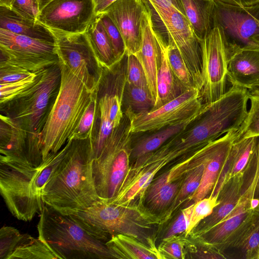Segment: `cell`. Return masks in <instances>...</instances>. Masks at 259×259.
<instances>
[{"mask_svg": "<svg viewBox=\"0 0 259 259\" xmlns=\"http://www.w3.org/2000/svg\"><path fill=\"white\" fill-rule=\"evenodd\" d=\"M166 44L161 39V58L157 77V97L153 109H156L181 95L185 90L176 79L167 59Z\"/></svg>", "mask_w": 259, "mask_h": 259, "instance_id": "484cf974", "label": "cell"}, {"mask_svg": "<svg viewBox=\"0 0 259 259\" xmlns=\"http://www.w3.org/2000/svg\"><path fill=\"white\" fill-rule=\"evenodd\" d=\"M37 228L38 238L60 259L115 258L105 242L91 234L73 214H63L46 205Z\"/></svg>", "mask_w": 259, "mask_h": 259, "instance_id": "5b68a950", "label": "cell"}, {"mask_svg": "<svg viewBox=\"0 0 259 259\" xmlns=\"http://www.w3.org/2000/svg\"><path fill=\"white\" fill-rule=\"evenodd\" d=\"M141 29V46L139 52L136 56L143 68L148 89L155 103L157 97V77L161 58L162 37L154 28L152 10L148 4L142 17Z\"/></svg>", "mask_w": 259, "mask_h": 259, "instance_id": "ac0fdd59", "label": "cell"}, {"mask_svg": "<svg viewBox=\"0 0 259 259\" xmlns=\"http://www.w3.org/2000/svg\"><path fill=\"white\" fill-rule=\"evenodd\" d=\"M253 191L246 189L236 205L222 221L196 238L211 244L224 251L230 248L234 237L251 216L254 209L251 207Z\"/></svg>", "mask_w": 259, "mask_h": 259, "instance_id": "e0dca14e", "label": "cell"}, {"mask_svg": "<svg viewBox=\"0 0 259 259\" xmlns=\"http://www.w3.org/2000/svg\"><path fill=\"white\" fill-rule=\"evenodd\" d=\"M52 33L59 61L81 80L88 90L93 92L99 90L104 68L85 32Z\"/></svg>", "mask_w": 259, "mask_h": 259, "instance_id": "30bf717a", "label": "cell"}, {"mask_svg": "<svg viewBox=\"0 0 259 259\" xmlns=\"http://www.w3.org/2000/svg\"><path fill=\"white\" fill-rule=\"evenodd\" d=\"M98 91L97 90L93 92L91 102L68 140L91 139L95 134L99 117Z\"/></svg>", "mask_w": 259, "mask_h": 259, "instance_id": "d6a6232c", "label": "cell"}, {"mask_svg": "<svg viewBox=\"0 0 259 259\" xmlns=\"http://www.w3.org/2000/svg\"><path fill=\"white\" fill-rule=\"evenodd\" d=\"M204 169V162L189 171L185 176L176 197L171 203L169 209L164 213L165 215L163 217V221L164 219L166 221L171 213L183 202L187 200L197 190L201 183Z\"/></svg>", "mask_w": 259, "mask_h": 259, "instance_id": "836d02e7", "label": "cell"}, {"mask_svg": "<svg viewBox=\"0 0 259 259\" xmlns=\"http://www.w3.org/2000/svg\"><path fill=\"white\" fill-rule=\"evenodd\" d=\"M51 1L52 0H38L39 10H40Z\"/></svg>", "mask_w": 259, "mask_h": 259, "instance_id": "f5cc1de1", "label": "cell"}, {"mask_svg": "<svg viewBox=\"0 0 259 259\" xmlns=\"http://www.w3.org/2000/svg\"><path fill=\"white\" fill-rule=\"evenodd\" d=\"M194 204L183 208L170 225L163 237L168 239L187 231L190 225Z\"/></svg>", "mask_w": 259, "mask_h": 259, "instance_id": "bcb514c9", "label": "cell"}, {"mask_svg": "<svg viewBox=\"0 0 259 259\" xmlns=\"http://www.w3.org/2000/svg\"><path fill=\"white\" fill-rule=\"evenodd\" d=\"M0 28L35 38L55 42L53 34L38 21L24 17L10 7L0 6Z\"/></svg>", "mask_w": 259, "mask_h": 259, "instance_id": "603a6c76", "label": "cell"}, {"mask_svg": "<svg viewBox=\"0 0 259 259\" xmlns=\"http://www.w3.org/2000/svg\"><path fill=\"white\" fill-rule=\"evenodd\" d=\"M200 112L185 120L141 137L132 146L131 156L136 160L158 150L171 138L186 128L195 120Z\"/></svg>", "mask_w": 259, "mask_h": 259, "instance_id": "83f0119b", "label": "cell"}, {"mask_svg": "<svg viewBox=\"0 0 259 259\" xmlns=\"http://www.w3.org/2000/svg\"><path fill=\"white\" fill-rule=\"evenodd\" d=\"M15 258L58 259L59 257L46 243L37 238L17 248L8 259Z\"/></svg>", "mask_w": 259, "mask_h": 259, "instance_id": "8d00e7d4", "label": "cell"}, {"mask_svg": "<svg viewBox=\"0 0 259 259\" xmlns=\"http://www.w3.org/2000/svg\"><path fill=\"white\" fill-rule=\"evenodd\" d=\"M199 42L203 78L199 98L203 104H206L219 100L228 91L227 89L228 59L218 27H213Z\"/></svg>", "mask_w": 259, "mask_h": 259, "instance_id": "7c38bea8", "label": "cell"}, {"mask_svg": "<svg viewBox=\"0 0 259 259\" xmlns=\"http://www.w3.org/2000/svg\"><path fill=\"white\" fill-rule=\"evenodd\" d=\"M126 55V82L135 86L148 88L145 73L137 57L134 54Z\"/></svg>", "mask_w": 259, "mask_h": 259, "instance_id": "7bdbcfd3", "label": "cell"}, {"mask_svg": "<svg viewBox=\"0 0 259 259\" xmlns=\"http://www.w3.org/2000/svg\"><path fill=\"white\" fill-rule=\"evenodd\" d=\"M114 129L109 117L106 98L102 95L99 97V117L96 133L91 139L93 159L100 154Z\"/></svg>", "mask_w": 259, "mask_h": 259, "instance_id": "1f68e13d", "label": "cell"}, {"mask_svg": "<svg viewBox=\"0 0 259 259\" xmlns=\"http://www.w3.org/2000/svg\"><path fill=\"white\" fill-rule=\"evenodd\" d=\"M184 178L166 184L158 189L147 202L150 208L153 210H159L171 204L176 197Z\"/></svg>", "mask_w": 259, "mask_h": 259, "instance_id": "ab89813d", "label": "cell"}, {"mask_svg": "<svg viewBox=\"0 0 259 259\" xmlns=\"http://www.w3.org/2000/svg\"><path fill=\"white\" fill-rule=\"evenodd\" d=\"M166 50L170 67L180 85L185 91L196 88L187 65L175 44L167 41Z\"/></svg>", "mask_w": 259, "mask_h": 259, "instance_id": "e575fe53", "label": "cell"}, {"mask_svg": "<svg viewBox=\"0 0 259 259\" xmlns=\"http://www.w3.org/2000/svg\"><path fill=\"white\" fill-rule=\"evenodd\" d=\"M1 60L35 72L59 63L55 42L0 28Z\"/></svg>", "mask_w": 259, "mask_h": 259, "instance_id": "8fae6325", "label": "cell"}, {"mask_svg": "<svg viewBox=\"0 0 259 259\" xmlns=\"http://www.w3.org/2000/svg\"><path fill=\"white\" fill-rule=\"evenodd\" d=\"M240 249L246 259H259V205L238 231L230 248Z\"/></svg>", "mask_w": 259, "mask_h": 259, "instance_id": "f1b7e54d", "label": "cell"}, {"mask_svg": "<svg viewBox=\"0 0 259 259\" xmlns=\"http://www.w3.org/2000/svg\"><path fill=\"white\" fill-rule=\"evenodd\" d=\"M130 119L124 113L99 156L92 160L95 185L100 199L109 202L118 192L130 167L132 151Z\"/></svg>", "mask_w": 259, "mask_h": 259, "instance_id": "52a82bcc", "label": "cell"}, {"mask_svg": "<svg viewBox=\"0 0 259 259\" xmlns=\"http://www.w3.org/2000/svg\"><path fill=\"white\" fill-rule=\"evenodd\" d=\"M249 99L251 106L236 139L259 136V94L249 93Z\"/></svg>", "mask_w": 259, "mask_h": 259, "instance_id": "f35d334b", "label": "cell"}, {"mask_svg": "<svg viewBox=\"0 0 259 259\" xmlns=\"http://www.w3.org/2000/svg\"><path fill=\"white\" fill-rule=\"evenodd\" d=\"M93 0H52L39 11L37 21L52 32H85L96 17Z\"/></svg>", "mask_w": 259, "mask_h": 259, "instance_id": "5bb4252c", "label": "cell"}, {"mask_svg": "<svg viewBox=\"0 0 259 259\" xmlns=\"http://www.w3.org/2000/svg\"><path fill=\"white\" fill-rule=\"evenodd\" d=\"M68 140L58 152L51 153L38 166L26 158L0 156V192L11 214L17 219L31 221L40 214L45 204L42 192L48 180L65 155Z\"/></svg>", "mask_w": 259, "mask_h": 259, "instance_id": "7a4b0ae2", "label": "cell"}, {"mask_svg": "<svg viewBox=\"0 0 259 259\" xmlns=\"http://www.w3.org/2000/svg\"><path fill=\"white\" fill-rule=\"evenodd\" d=\"M228 81L232 85L249 89L259 82V50H245L228 61Z\"/></svg>", "mask_w": 259, "mask_h": 259, "instance_id": "7402d4cb", "label": "cell"}, {"mask_svg": "<svg viewBox=\"0 0 259 259\" xmlns=\"http://www.w3.org/2000/svg\"><path fill=\"white\" fill-rule=\"evenodd\" d=\"M258 137L235 139L209 196L217 198L220 190L228 180L245 170L255 148Z\"/></svg>", "mask_w": 259, "mask_h": 259, "instance_id": "44dd1931", "label": "cell"}, {"mask_svg": "<svg viewBox=\"0 0 259 259\" xmlns=\"http://www.w3.org/2000/svg\"><path fill=\"white\" fill-rule=\"evenodd\" d=\"M213 27L219 28L228 61L245 50H259V0L239 5L214 0Z\"/></svg>", "mask_w": 259, "mask_h": 259, "instance_id": "ba28073f", "label": "cell"}, {"mask_svg": "<svg viewBox=\"0 0 259 259\" xmlns=\"http://www.w3.org/2000/svg\"><path fill=\"white\" fill-rule=\"evenodd\" d=\"M247 90L250 94H259V82Z\"/></svg>", "mask_w": 259, "mask_h": 259, "instance_id": "681fc988", "label": "cell"}, {"mask_svg": "<svg viewBox=\"0 0 259 259\" xmlns=\"http://www.w3.org/2000/svg\"><path fill=\"white\" fill-rule=\"evenodd\" d=\"M85 33L102 66L109 70L117 64L112 47L100 16L88 26Z\"/></svg>", "mask_w": 259, "mask_h": 259, "instance_id": "f546056e", "label": "cell"}, {"mask_svg": "<svg viewBox=\"0 0 259 259\" xmlns=\"http://www.w3.org/2000/svg\"><path fill=\"white\" fill-rule=\"evenodd\" d=\"M33 72L7 61H0V83L15 82L25 78Z\"/></svg>", "mask_w": 259, "mask_h": 259, "instance_id": "ee69618b", "label": "cell"}, {"mask_svg": "<svg viewBox=\"0 0 259 259\" xmlns=\"http://www.w3.org/2000/svg\"><path fill=\"white\" fill-rule=\"evenodd\" d=\"M1 155L26 158L34 166L43 162L40 136L29 133L9 117L0 115Z\"/></svg>", "mask_w": 259, "mask_h": 259, "instance_id": "9a60e30c", "label": "cell"}, {"mask_svg": "<svg viewBox=\"0 0 259 259\" xmlns=\"http://www.w3.org/2000/svg\"><path fill=\"white\" fill-rule=\"evenodd\" d=\"M147 7L146 0H117L103 12L110 18L121 33L126 54L136 55L140 51L142 19Z\"/></svg>", "mask_w": 259, "mask_h": 259, "instance_id": "2e32d148", "label": "cell"}, {"mask_svg": "<svg viewBox=\"0 0 259 259\" xmlns=\"http://www.w3.org/2000/svg\"><path fill=\"white\" fill-rule=\"evenodd\" d=\"M166 32L167 41L179 50L192 75L196 87L203 84L200 42L185 14L181 0H146Z\"/></svg>", "mask_w": 259, "mask_h": 259, "instance_id": "9c48e42d", "label": "cell"}, {"mask_svg": "<svg viewBox=\"0 0 259 259\" xmlns=\"http://www.w3.org/2000/svg\"><path fill=\"white\" fill-rule=\"evenodd\" d=\"M117 0H93L96 16L103 13L110 5Z\"/></svg>", "mask_w": 259, "mask_h": 259, "instance_id": "c3c4849f", "label": "cell"}, {"mask_svg": "<svg viewBox=\"0 0 259 259\" xmlns=\"http://www.w3.org/2000/svg\"><path fill=\"white\" fill-rule=\"evenodd\" d=\"M105 244L115 258L162 259L158 248L151 247L128 235H113Z\"/></svg>", "mask_w": 259, "mask_h": 259, "instance_id": "d4e9b609", "label": "cell"}, {"mask_svg": "<svg viewBox=\"0 0 259 259\" xmlns=\"http://www.w3.org/2000/svg\"><path fill=\"white\" fill-rule=\"evenodd\" d=\"M10 8L20 15L35 21L40 11L38 0H14Z\"/></svg>", "mask_w": 259, "mask_h": 259, "instance_id": "7dc6e473", "label": "cell"}, {"mask_svg": "<svg viewBox=\"0 0 259 259\" xmlns=\"http://www.w3.org/2000/svg\"><path fill=\"white\" fill-rule=\"evenodd\" d=\"M253 198L259 200V174L258 175Z\"/></svg>", "mask_w": 259, "mask_h": 259, "instance_id": "f907efd6", "label": "cell"}, {"mask_svg": "<svg viewBox=\"0 0 259 259\" xmlns=\"http://www.w3.org/2000/svg\"><path fill=\"white\" fill-rule=\"evenodd\" d=\"M59 63L46 68L39 80L11 100L0 104L1 114L27 132L40 135L59 92Z\"/></svg>", "mask_w": 259, "mask_h": 259, "instance_id": "8992f818", "label": "cell"}, {"mask_svg": "<svg viewBox=\"0 0 259 259\" xmlns=\"http://www.w3.org/2000/svg\"><path fill=\"white\" fill-rule=\"evenodd\" d=\"M14 0H0V6L10 7Z\"/></svg>", "mask_w": 259, "mask_h": 259, "instance_id": "816d5d0a", "label": "cell"}, {"mask_svg": "<svg viewBox=\"0 0 259 259\" xmlns=\"http://www.w3.org/2000/svg\"><path fill=\"white\" fill-rule=\"evenodd\" d=\"M244 171L228 180L217 197L219 204L212 212L203 219L194 229L195 238L203 234L226 218L234 209L243 192Z\"/></svg>", "mask_w": 259, "mask_h": 259, "instance_id": "ffe728a7", "label": "cell"}, {"mask_svg": "<svg viewBox=\"0 0 259 259\" xmlns=\"http://www.w3.org/2000/svg\"><path fill=\"white\" fill-rule=\"evenodd\" d=\"M45 69L33 72L28 77L15 82L1 83L0 104L11 100L34 85L39 80Z\"/></svg>", "mask_w": 259, "mask_h": 259, "instance_id": "74e56055", "label": "cell"}, {"mask_svg": "<svg viewBox=\"0 0 259 259\" xmlns=\"http://www.w3.org/2000/svg\"><path fill=\"white\" fill-rule=\"evenodd\" d=\"M61 80L59 92L44 127L40 141L44 161L66 144L91 102L93 92L59 61Z\"/></svg>", "mask_w": 259, "mask_h": 259, "instance_id": "277c9868", "label": "cell"}, {"mask_svg": "<svg viewBox=\"0 0 259 259\" xmlns=\"http://www.w3.org/2000/svg\"><path fill=\"white\" fill-rule=\"evenodd\" d=\"M91 139L71 140L70 146L42 192L45 204L65 215L73 214L100 198L92 171Z\"/></svg>", "mask_w": 259, "mask_h": 259, "instance_id": "6da1fadb", "label": "cell"}, {"mask_svg": "<svg viewBox=\"0 0 259 259\" xmlns=\"http://www.w3.org/2000/svg\"><path fill=\"white\" fill-rule=\"evenodd\" d=\"M99 16L111 44L117 63L124 58L126 54L124 40L116 26L106 13H102Z\"/></svg>", "mask_w": 259, "mask_h": 259, "instance_id": "60d3db41", "label": "cell"}, {"mask_svg": "<svg viewBox=\"0 0 259 259\" xmlns=\"http://www.w3.org/2000/svg\"><path fill=\"white\" fill-rule=\"evenodd\" d=\"M163 241L158 248L162 259L185 258V242L183 239L176 236Z\"/></svg>", "mask_w": 259, "mask_h": 259, "instance_id": "f6af8a7d", "label": "cell"}, {"mask_svg": "<svg viewBox=\"0 0 259 259\" xmlns=\"http://www.w3.org/2000/svg\"><path fill=\"white\" fill-rule=\"evenodd\" d=\"M238 133L236 130L230 131L208 144V152L200 184L197 190L187 199L186 206L210 196Z\"/></svg>", "mask_w": 259, "mask_h": 259, "instance_id": "d6986e66", "label": "cell"}, {"mask_svg": "<svg viewBox=\"0 0 259 259\" xmlns=\"http://www.w3.org/2000/svg\"><path fill=\"white\" fill-rule=\"evenodd\" d=\"M204 104L196 88L188 89L160 107L136 115H127L133 134L154 132L185 120L200 112ZM125 114V113H124Z\"/></svg>", "mask_w": 259, "mask_h": 259, "instance_id": "4fadbf2b", "label": "cell"}, {"mask_svg": "<svg viewBox=\"0 0 259 259\" xmlns=\"http://www.w3.org/2000/svg\"><path fill=\"white\" fill-rule=\"evenodd\" d=\"M185 14L200 42L213 28L214 0H181Z\"/></svg>", "mask_w": 259, "mask_h": 259, "instance_id": "4316f807", "label": "cell"}, {"mask_svg": "<svg viewBox=\"0 0 259 259\" xmlns=\"http://www.w3.org/2000/svg\"><path fill=\"white\" fill-rule=\"evenodd\" d=\"M208 144L187 154L181 160L155 180L147 188L146 200L148 202L158 189L169 183L183 178L191 170L204 163L208 152Z\"/></svg>", "mask_w": 259, "mask_h": 259, "instance_id": "cb8c5ba5", "label": "cell"}, {"mask_svg": "<svg viewBox=\"0 0 259 259\" xmlns=\"http://www.w3.org/2000/svg\"><path fill=\"white\" fill-rule=\"evenodd\" d=\"M34 239L31 235L21 233L13 227H2L0 230V259H8L15 250Z\"/></svg>", "mask_w": 259, "mask_h": 259, "instance_id": "d590c367", "label": "cell"}, {"mask_svg": "<svg viewBox=\"0 0 259 259\" xmlns=\"http://www.w3.org/2000/svg\"><path fill=\"white\" fill-rule=\"evenodd\" d=\"M126 105L124 113L136 115L151 111L155 104L148 88L135 86L125 82L122 104Z\"/></svg>", "mask_w": 259, "mask_h": 259, "instance_id": "4dcf8cb0", "label": "cell"}, {"mask_svg": "<svg viewBox=\"0 0 259 259\" xmlns=\"http://www.w3.org/2000/svg\"><path fill=\"white\" fill-rule=\"evenodd\" d=\"M219 203L217 198L209 196L194 203L190 225L185 233V236L192 233L200 222L209 216Z\"/></svg>", "mask_w": 259, "mask_h": 259, "instance_id": "b9f144b4", "label": "cell"}, {"mask_svg": "<svg viewBox=\"0 0 259 259\" xmlns=\"http://www.w3.org/2000/svg\"><path fill=\"white\" fill-rule=\"evenodd\" d=\"M94 237L106 242L108 235L124 234L157 249L156 227L162 221L140 204L120 205L101 199L73 214Z\"/></svg>", "mask_w": 259, "mask_h": 259, "instance_id": "3957f363", "label": "cell"}]
</instances>
